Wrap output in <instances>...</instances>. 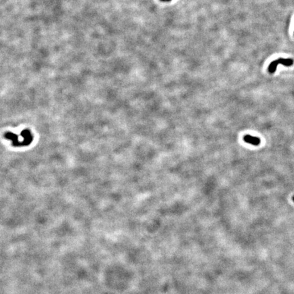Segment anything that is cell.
Returning <instances> with one entry per match:
<instances>
[{"instance_id": "4", "label": "cell", "mask_w": 294, "mask_h": 294, "mask_svg": "<svg viewBox=\"0 0 294 294\" xmlns=\"http://www.w3.org/2000/svg\"><path fill=\"white\" fill-rule=\"evenodd\" d=\"M292 200H293V201H294V196L292 197Z\"/></svg>"}, {"instance_id": "3", "label": "cell", "mask_w": 294, "mask_h": 294, "mask_svg": "<svg viewBox=\"0 0 294 294\" xmlns=\"http://www.w3.org/2000/svg\"><path fill=\"white\" fill-rule=\"evenodd\" d=\"M161 1H162V2H170L171 0H161Z\"/></svg>"}, {"instance_id": "2", "label": "cell", "mask_w": 294, "mask_h": 294, "mask_svg": "<svg viewBox=\"0 0 294 294\" xmlns=\"http://www.w3.org/2000/svg\"><path fill=\"white\" fill-rule=\"evenodd\" d=\"M244 141L246 143L251 144L254 146H258L260 144V139L257 137H254L251 135H246L243 138Z\"/></svg>"}, {"instance_id": "1", "label": "cell", "mask_w": 294, "mask_h": 294, "mask_svg": "<svg viewBox=\"0 0 294 294\" xmlns=\"http://www.w3.org/2000/svg\"><path fill=\"white\" fill-rule=\"evenodd\" d=\"M293 63L294 61L292 59L279 58L270 63L268 67V72L270 74H273L275 72L277 66H278L279 64H282L283 65L287 66V67H290V66H292L293 64Z\"/></svg>"}]
</instances>
